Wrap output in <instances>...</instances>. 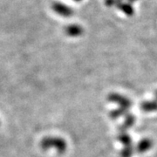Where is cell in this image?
<instances>
[{
	"label": "cell",
	"mask_w": 157,
	"mask_h": 157,
	"mask_svg": "<svg viewBox=\"0 0 157 157\" xmlns=\"http://www.w3.org/2000/svg\"><path fill=\"white\" fill-rule=\"evenodd\" d=\"M110 99L113 100L114 102H118V103H120L122 107H125V106H126V107H129V106H130V104H131V102H130L127 98L123 97V96L111 95Z\"/></svg>",
	"instance_id": "6da1fadb"
},
{
	"label": "cell",
	"mask_w": 157,
	"mask_h": 157,
	"mask_svg": "<svg viewBox=\"0 0 157 157\" xmlns=\"http://www.w3.org/2000/svg\"><path fill=\"white\" fill-rule=\"evenodd\" d=\"M141 107L144 111L157 110V103L156 102H145L141 105Z\"/></svg>",
	"instance_id": "7a4b0ae2"
},
{
	"label": "cell",
	"mask_w": 157,
	"mask_h": 157,
	"mask_svg": "<svg viewBox=\"0 0 157 157\" xmlns=\"http://www.w3.org/2000/svg\"><path fill=\"white\" fill-rule=\"evenodd\" d=\"M152 142L148 140H144L139 145V151H146L149 147H151Z\"/></svg>",
	"instance_id": "3957f363"
}]
</instances>
